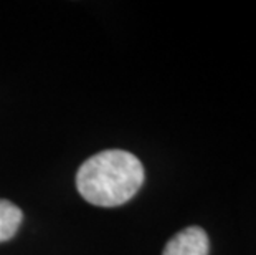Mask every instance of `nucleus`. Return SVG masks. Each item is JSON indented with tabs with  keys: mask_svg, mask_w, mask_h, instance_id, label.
<instances>
[{
	"mask_svg": "<svg viewBox=\"0 0 256 255\" xmlns=\"http://www.w3.org/2000/svg\"><path fill=\"white\" fill-rule=\"evenodd\" d=\"M144 179V166L139 157L122 149H108L91 156L80 166L76 189L92 205L118 207L139 192Z\"/></svg>",
	"mask_w": 256,
	"mask_h": 255,
	"instance_id": "f257e3e1",
	"label": "nucleus"
},
{
	"mask_svg": "<svg viewBox=\"0 0 256 255\" xmlns=\"http://www.w3.org/2000/svg\"><path fill=\"white\" fill-rule=\"evenodd\" d=\"M24 220V212L10 200L0 199V243L14 238Z\"/></svg>",
	"mask_w": 256,
	"mask_h": 255,
	"instance_id": "7ed1b4c3",
	"label": "nucleus"
},
{
	"mask_svg": "<svg viewBox=\"0 0 256 255\" xmlns=\"http://www.w3.org/2000/svg\"><path fill=\"white\" fill-rule=\"evenodd\" d=\"M210 238L202 227L192 225L177 232L167 242L162 255H208Z\"/></svg>",
	"mask_w": 256,
	"mask_h": 255,
	"instance_id": "f03ea898",
	"label": "nucleus"
}]
</instances>
